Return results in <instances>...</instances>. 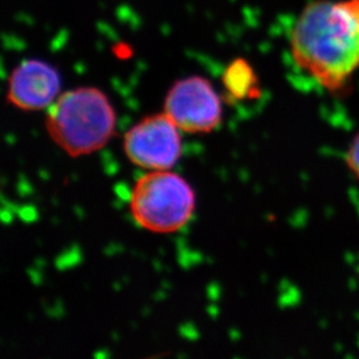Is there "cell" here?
Instances as JSON below:
<instances>
[{
	"mask_svg": "<svg viewBox=\"0 0 359 359\" xmlns=\"http://www.w3.org/2000/svg\"><path fill=\"white\" fill-rule=\"evenodd\" d=\"M346 163L350 171L359 180V133L346 150Z\"/></svg>",
	"mask_w": 359,
	"mask_h": 359,
	"instance_id": "cell-8",
	"label": "cell"
},
{
	"mask_svg": "<svg viewBox=\"0 0 359 359\" xmlns=\"http://www.w3.org/2000/svg\"><path fill=\"white\" fill-rule=\"evenodd\" d=\"M116 112L104 92L79 88L60 95L48 109L46 128L69 156L90 155L109 143L116 129Z\"/></svg>",
	"mask_w": 359,
	"mask_h": 359,
	"instance_id": "cell-2",
	"label": "cell"
},
{
	"mask_svg": "<svg viewBox=\"0 0 359 359\" xmlns=\"http://www.w3.org/2000/svg\"><path fill=\"white\" fill-rule=\"evenodd\" d=\"M164 113L182 132H213L222 121V104L210 81L200 76L180 79L171 86Z\"/></svg>",
	"mask_w": 359,
	"mask_h": 359,
	"instance_id": "cell-4",
	"label": "cell"
},
{
	"mask_svg": "<svg viewBox=\"0 0 359 359\" xmlns=\"http://www.w3.org/2000/svg\"><path fill=\"white\" fill-rule=\"evenodd\" d=\"M61 77L47 62L24 61L14 69L8 79L7 100L17 109L33 112L49 109L58 98Z\"/></svg>",
	"mask_w": 359,
	"mask_h": 359,
	"instance_id": "cell-6",
	"label": "cell"
},
{
	"mask_svg": "<svg viewBox=\"0 0 359 359\" xmlns=\"http://www.w3.org/2000/svg\"><path fill=\"white\" fill-rule=\"evenodd\" d=\"M227 97L233 100L252 99L259 95L257 77L251 65L243 58L231 62L222 76Z\"/></svg>",
	"mask_w": 359,
	"mask_h": 359,
	"instance_id": "cell-7",
	"label": "cell"
},
{
	"mask_svg": "<svg viewBox=\"0 0 359 359\" xmlns=\"http://www.w3.org/2000/svg\"><path fill=\"white\" fill-rule=\"evenodd\" d=\"M292 60L330 93L346 91L359 70V0H314L290 34Z\"/></svg>",
	"mask_w": 359,
	"mask_h": 359,
	"instance_id": "cell-1",
	"label": "cell"
},
{
	"mask_svg": "<svg viewBox=\"0 0 359 359\" xmlns=\"http://www.w3.org/2000/svg\"><path fill=\"white\" fill-rule=\"evenodd\" d=\"M130 213L140 227L156 234L175 233L194 215V191L170 170L143 175L130 192Z\"/></svg>",
	"mask_w": 359,
	"mask_h": 359,
	"instance_id": "cell-3",
	"label": "cell"
},
{
	"mask_svg": "<svg viewBox=\"0 0 359 359\" xmlns=\"http://www.w3.org/2000/svg\"><path fill=\"white\" fill-rule=\"evenodd\" d=\"M180 132L164 112L147 116L127 132L123 149L129 161L142 169L170 170L182 155Z\"/></svg>",
	"mask_w": 359,
	"mask_h": 359,
	"instance_id": "cell-5",
	"label": "cell"
}]
</instances>
